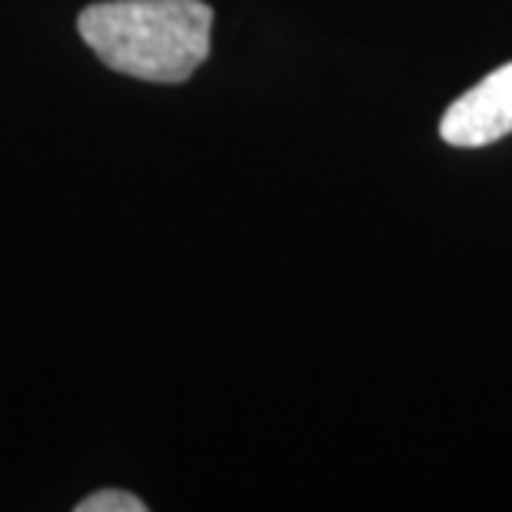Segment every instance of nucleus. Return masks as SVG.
I'll return each mask as SVG.
<instances>
[{
	"instance_id": "2",
	"label": "nucleus",
	"mask_w": 512,
	"mask_h": 512,
	"mask_svg": "<svg viewBox=\"0 0 512 512\" xmlns=\"http://www.w3.org/2000/svg\"><path fill=\"white\" fill-rule=\"evenodd\" d=\"M512 133V64L496 67L473 90L456 97L439 120V137L449 147H489Z\"/></svg>"
},
{
	"instance_id": "3",
	"label": "nucleus",
	"mask_w": 512,
	"mask_h": 512,
	"mask_svg": "<svg viewBox=\"0 0 512 512\" xmlns=\"http://www.w3.org/2000/svg\"><path fill=\"white\" fill-rule=\"evenodd\" d=\"M77 512H147V503L124 489H104V493L80 499Z\"/></svg>"
},
{
	"instance_id": "1",
	"label": "nucleus",
	"mask_w": 512,
	"mask_h": 512,
	"mask_svg": "<svg viewBox=\"0 0 512 512\" xmlns=\"http://www.w3.org/2000/svg\"><path fill=\"white\" fill-rule=\"evenodd\" d=\"M77 30L117 74L183 84L210 57L213 7L203 0H107L87 7Z\"/></svg>"
}]
</instances>
